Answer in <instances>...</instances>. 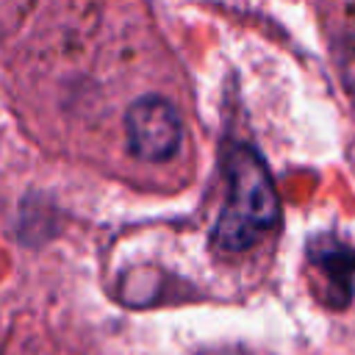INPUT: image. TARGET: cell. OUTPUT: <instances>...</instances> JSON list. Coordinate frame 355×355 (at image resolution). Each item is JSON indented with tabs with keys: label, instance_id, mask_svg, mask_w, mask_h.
<instances>
[{
	"label": "cell",
	"instance_id": "1",
	"mask_svg": "<svg viewBox=\"0 0 355 355\" xmlns=\"http://www.w3.org/2000/svg\"><path fill=\"white\" fill-rule=\"evenodd\" d=\"M227 200L214 225V244L222 252H244L258 244L280 219V202L263 158L236 144L225 155Z\"/></svg>",
	"mask_w": 355,
	"mask_h": 355
},
{
	"label": "cell",
	"instance_id": "2",
	"mask_svg": "<svg viewBox=\"0 0 355 355\" xmlns=\"http://www.w3.org/2000/svg\"><path fill=\"white\" fill-rule=\"evenodd\" d=\"M125 141L144 164L172 161L183 141L180 111L161 94H141L125 111Z\"/></svg>",
	"mask_w": 355,
	"mask_h": 355
},
{
	"label": "cell",
	"instance_id": "3",
	"mask_svg": "<svg viewBox=\"0 0 355 355\" xmlns=\"http://www.w3.org/2000/svg\"><path fill=\"white\" fill-rule=\"evenodd\" d=\"M308 263L322 283V300L327 305H347L355 286V250L338 239L322 236L308 247Z\"/></svg>",
	"mask_w": 355,
	"mask_h": 355
},
{
	"label": "cell",
	"instance_id": "4",
	"mask_svg": "<svg viewBox=\"0 0 355 355\" xmlns=\"http://www.w3.org/2000/svg\"><path fill=\"white\" fill-rule=\"evenodd\" d=\"M344 83L355 92V50L349 53V58H347V64H344Z\"/></svg>",
	"mask_w": 355,
	"mask_h": 355
}]
</instances>
